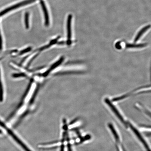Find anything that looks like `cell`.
<instances>
[{
	"mask_svg": "<svg viewBox=\"0 0 151 151\" xmlns=\"http://www.w3.org/2000/svg\"><path fill=\"white\" fill-rule=\"evenodd\" d=\"M105 103L107 104L109 107H110L111 110H112L113 113H114L116 116L121 121L123 124L124 125L126 126V127L127 126V124L125 120L124 119L122 116L121 114H120L119 111L117 109L116 107L114 106V105L111 102L110 100L108 99H106L105 100Z\"/></svg>",
	"mask_w": 151,
	"mask_h": 151,
	"instance_id": "cell-2",
	"label": "cell"
},
{
	"mask_svg": "<svg viewBox=\"0 0 151 151\" xmlns=\"http://www.w3.org/2000/svg\"><path fill=\"white\" fill-rule=\"evenodd\" d=\"M64 60L63 57H61L60 58L59 60H58V61L55 62V63H54L53 65L51 66L50 69H48V70H47L46 72L45 73L43 74V76H46L48 75L49 73H50L51 71L55 69L57 67H58V66L60 65L63 62Z\"/></svg>",
	"mask_w": 151,
	"mask_h": 151,
	"instance_id": "cell-7",
	"label": "cell"
},
{
	"mask_svg": "<svg viewBox=\"0 0 151 151\" xmlns=\"http://www.w3.org/2000/svg\"><path fill=\"white\" fill-rule=\"evenodd\" d=\"M0 58V60L1 59V58Z\"/></svg>",
	"mask_w": 151,
	"mask_h": 151,
	"instance_id": "cell-19",
	"label": "cell"
},
{
	"mask_svg": "<svg viewBox=\"0 0 151 151\" xmlns=\"http://www.w3.org/2000/svg\"><path fill=\"white\" fill-rule=\"evenodd\" d=\"M41 6H42L43 13H44L45 18V25L46 26H48L50 24V20H49V15L48 14V11L45 5L44 1H41Z\"/></svg>",
	"mask_w": 151,
	"mask_h": 151,
	"instance_id": "cell-6",
	"label": "cell"
},
{
	"mask_svg": "<svg viewBox=\"0 0 151 151\" xmlns=\"http://www.w3.org/2000/svg\"><path fill=\"white\" fill-rule=\"evenodd\" d=\"M147 45V43H146L138 44L127 43L126 44V47L128 48H140L146 47Z\"/></svg>",
	"mask_w": 151,
	"mask_h": 151,
	"instance_id": "cell-9",
	"label": "cell"
},
{
	"mask_svg": "<svg viewBox=\"0 0 151 151\" xmlns=\"http://www.w3.org/2000/svg\"><path fill=\"white\" fill-rule=\"evenodd\" d=\"M31 50V47H29V48H26V49H24V50L22 51L21 52H20V54L21 55L24 53H25L29 52L30 50Z\"/></svg>",
	"mask_w": 151,
	"mask_h": 151,
	"instance_id": "cell-13",
	"label": "cell"
},
{
	"mask_svg": "<svg viewBox=\"0 0 151 151\" xmlns=\"http://www.w3.org/2000/svg\"><path fill=\"white\" fill-rule=\"evenodd\" d=\"M68 151H72V150L70 145L69 144L68 145Z\"/></svg>",
	"mask_w": 151,
	"mask_h": 151,
	"instance_id": "cell-16",
	"label": "cell"
},
{
	"mask_svg": "<svg viewBox=\"0 0 151 151\" xmlns=\"http://www.w3.org/2000/svg\"><path fill=\"white\" fill-rule=\"evenodd\" d=\"M12 76L14 78H17L19 77H25L26 75L24 73H14L12 75Z\"/></svg>",
	"mask_w": 151,
	"mask_h": 151,
	"instance_id": "cell-12",
	"label": "cell"
},
{
	"mask_svg": "<svg viewBox=\"0 0 151 151\" xmlns=\"http://www.w3.org/2000/svg\"><path fill=\"white\" fill-rule=\"evenodd\" d=\"M35 1L36 0H27V1H22V2L17 4L9 7L8 8L4 9V10L1 11V12H0V17L3 16V15L7 14V13L10 12L11 11L18 8L19 7L23 6L24 5L29 4L32 3Z\"/></svg>",
	"mask_w": 151,
	"mask_h": 151,
	"instance_id": "cell-1",
	"label": "cell"
},
{
	"mask_svg": "<svg viewBox=\"0 0 151 151\" xmlns=\"http://www.w3.org/2000/svg\"><path fill=\"white\" fill-rule=\"evenodd\" d=\"M150 28V25H147L146 26V27L142 28V29L140 30V31H139V32L138 33L136 37H135L134 40V42H136L137 41H138L143 34Z\"/></svg>",
	"mask_w": 151,
	"mask_h": 151,
	"instance_id": "cell-8",
	"label": "cell"
},
{
	"mask_svg": "<svg viewBox=\"0 0 151 151\" xmlns=\"http://www.w3.org/2000/svg\"><path fill=\"white\" fill-rule=\"evenodd\" d=\"M2 133V132L1 130L0 129V134L1 133Z\"/></svg>",
	"mask_w": 151,
	"mask_h": 151,
	"instance_id": "cell-18",
	"label": "cell"
},
{
	"mask_svg": "<svg viewBox=\"0 0 151 151\" xmlns=\"http://www.w3.org/2000/svg\"><path fill=\"white\" fill-rule=\"evenodd\" d=\"M2 48V37L0 32V50H1Z\"/></svg>",
	"mask_w": 151,
	"mask_h": 151,
	"instance_id": "cell-14",
	"label": "cell"
},
{
	"mask_svg": "<svg viewBox=\"0 0 151 151\" xmlns=\"http://www.w3.org/2000/svg\"><path fill=\"white\" fill-rule=\"evenodd\" d=\"M29 13L27 12H26L24 15V23H25L26 28L27 29L29 28Z\"/></svg>",
	"mask_w": 151,
	"mask_h": 151,
	"instance_id": "cell-10",
	"label": "cell"
},
{
	"mask_svg": "<svg viewBox=\"0 0 151 151\" xmlns=\"http://www.w3.org/2000/svg\"><path fill=\"white\" fill-rule=\"evenodd\" d=\"M128 124L130 128H131L132 130L134 132V133L136 135L139 139V141H140L142 143L144 146L146 148L147 150L148 151H150V148H149V146L148 144L147 143L146 141L143 138L142 135H141V134L139 133V131L136 128L134 127L133 126L132 124L128 123Z\"/></svg>",
	"mask_w": 151,
	"mask_h": 151,
	"instance_id": "cell-3",
	"label": "cell"
},
{
	"mask_svg": "<svg viewBox=\"0 0 151 151\" xmlns=\"http://www.w3.org/2000/svg\"><path fill=\"white\" fill-rule=\"evenodd\" d=\"M3 100V89L2 84L1 73H0V102H2Z\"/></svg>",
	"mask_w": 151,
	"mask_h": 151,
	"instance_id": "cell-11",
	"label": "cell"
},
{
	"mask_svg": "<svg viewBox=\"0 0 151 151\" xmlns=\"http://www.w3.org/2000/svg\"><path fill=\"white\" fill-rule=\"evenodd\" d=\"M7 132H8L9 134L10 135V136L12 137L14 139V140L16 141L19 145L20 146L23 148L24 150H25L26 151H32L30 150L27 146H26V145L24 144V143L22 142L21 140L20 139H19V138L17 137L14 133H13L12 131H11V130L9 129H7Z\"/></svg>",
	"mask_w": 151,
	"mask_h": 151,
	"instance_id": "cell-4",
	"label": "cell"
},
{
	"mask_svg": "<svg viewBox=\"0 0 151 151\" xmlns=\"http://www.w3.org/2000/svg\"><path fill=\"white\" fill-rule=\"evenodd\" d=\"M72 18V16L71 14H69L68 16L67 22L68 37L67 43L68 45H70L71 43V23Z\"/></svg>",
	"mask_w": 151,
	"mask_h": 151,
	"instance_id": "cell-5",
	"label": "cell"
},
{
	"mask_svg": "<svg viewBox=\"0 0 151 151\" xmlns=\"http://www.w3.org/2000/svg\"><path fill=\"white\" fill-rule=\"evenodd\" d=\"M60 151H64V147L63 145H62L61 146V150Z\"/></svg>",
	"mask_w": 151,
	"mask_h": 151,
	"instance_id": "cell-17",
	"label": "cell"
},
{
	"mask_svg": "<svg viewBox=\"0 0 151 151\" xmlns=\"http://www.w3.org/2000/svg\"><path fill=\"white\" fill-rule=\"evenodd\" d=\"M0 126L3 128H6V126L2 122L1 120H0Z\"/></svg>",
	"mask_w": 151,
	"mask_h": 151,
	"instance_id": "cell-15",
	"label": "cell"
}]
</instances>
